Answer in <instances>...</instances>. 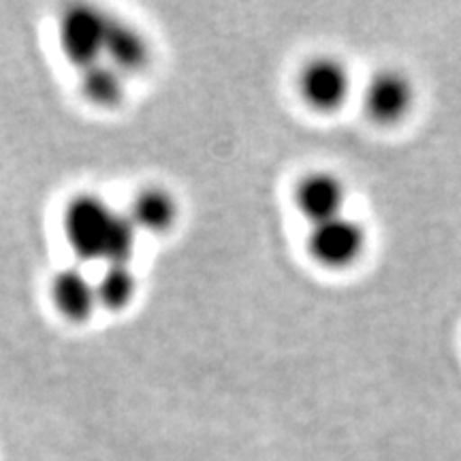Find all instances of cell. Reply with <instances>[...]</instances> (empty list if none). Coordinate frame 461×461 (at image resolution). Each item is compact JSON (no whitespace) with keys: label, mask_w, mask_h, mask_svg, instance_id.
<instances>
[{"label":"cell","mask_w":461,"mask_h":461,"mask_svg":"<svg viewBox=\"0 0 461 461\" xmlns=\"http://www.w3.org/2000/svg\"><path fill=\"white\" fill-rule=\"evenodd\" d=\"M115 212L95 194H79L67 205L62 227L68 244L82 258H103Z\"/></svg>","instance_id":"5"},{"label":"cell","mask_w":461,"mask_h":461,"mask_svg":"<svg viewBox=\"0 0 461 461\" xmlns=\"http://www.w3.org/2000/svg\"><path fill=\"white\" fill-rule=\"evenodd\" d=\"M137 229L129 214H115L112 229H109L105 250H103L101 261L107 263H129V258L137 244Z\"/></svg>","instance_id":"12"},{"label":"cell","mask_w":461,"mask_h":461,"mask_svg":"<svg viewBox=\"0 0 461 461\" xmlns=\"http://www.w3.org/2000/svg\"><path fill=\"white\" fill-rule=\"evenodd\" d=\"M129 218L137 229L148 233H163L177 218V201L169 190L160 186L143 188L132 199Z\"/></svg>","instance_id":"9"},{"label":"cell","mask_w":461,"mask_h":461,"mask_svg":"<svg viewBox=\"0 0 461 461\" xmlns=\"http://www.w3.org/2000/svg\"><path fill=\"white\" fill-rule=\"evenodd\" d=\"M355 82L348 65L336 56H316L302 67L297 90L314 112L333 113L342 109L353 95Z\"/></svg>","instance_id":"2"},{"label":"cell","mask_w":461,"mask_h":461,"mask_svg":"<svg viewBox=\"0 0 461 461\" xmlns=\"http://www.w3.org/2000/svg\"><path fill=\"white\" fill-rule=\"evenodd\" d=\"M51 299L58 312L73 322L86 321L99 305L95 282L75 267L56 274V278L51 280Z\"/></svg>","instance_id":"7"},{"label":"cell","mask_w":461,"mask_h":461,"mask_svg":"<svg viewBox=\"0 0 461 461\" xmlns=\"http://www.w3.org/2000/svg\"><path fill=\"white\" fill-rule=\"evenodd\" d=\"M105 62L118 68L122 75L141 71L149 60V48L146 37L126 22H118L112 17L105 41Z\"/></svg>","instance_id":"8"},{"label":"cell","mask_w":461,"mask_h":461,"mask_svg":"<svg viewBox=\"0 0 461 461\" xmlns=\"http://www.w3.org/2000/svg\"><path fill=\"white\" fill-rule=\"evenodd\" d=\"M79 86H82L86 99L99 107L118 105L124 96V75L109 62H96V65L82 68Z\"/></svg>","instance_id":"10"},{"label":"cell","mask_w":461,"mask_h":461,"mask_svg":"<svg viewBox=\"0 0 461 461\" xmlns=\"http://www.w3.org/2000/svg\"><path fill=\"white\" fill-rule=\"evenodd\" d=\"M361 103L374 124L393 126L412 113L417 103V86L408 73L387 67L374 71L363 86Z\"/></svg>","instance_id":"3"},{"label":"cell","mask_w":461,"mask_h":461,"mask_svg":"<svg viewBox=\"0 0 461 461\" xmlns=\"http://www.w3.org/2000/svg\"><path fill=\"white\" fill-rule=\"evenodd\" d=\"M112 17L90 5H73L60 17V48L73 65L90 67L101 62Z\"/></svg>","instance_id":"4"},{"label":"cell","mask_w":461,"mask_h":461,"mask_svg":"<svg viewBox=\"0 0 461 461\" xmlns=\"http://www.w3.org/2000/svg\"><path fill=\"white\" fill-rule=\"evenodd\" d=\"M348 197L346 182L331 171L305 173L295 186V205L310 227L348 214Z\"/></svg>","instance_id":"6"},{"label":"cell","mask_w":461,"mask_h":461,"mask_svg":"<svg viewBox=\"0 0 461 461\" xmlns=\"http://www.w3.org/2000/svg\"><path fill=\"white\" fill-rule=\"evenodd\" d=\"M370 244L366 224L350 214L338 216L333 221L319 222L310 227L308 252L321 267L339 269L353 267L366 255V248Z\"/></svg>","instance_id":"1"},{"label":"cell","mask_w":461,"mask_h":461,"mask_svg":"<svg viewBox=\"0 0 461 461\" xmlns=\"http://www.w3.org/2000/svg\"><path fill=\"white\" fill-rule=\"evenodd\" d=\"M96 303L107 310H122L137 293V278L129 263H107L99 280L95 282Z\"/></svg>","instance_id":"11"}]
</instances>
